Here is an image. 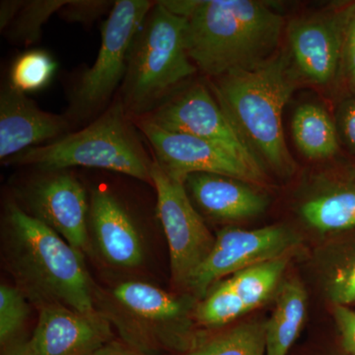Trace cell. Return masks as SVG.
Segmentation results:
<instances>
[{
	"label": "cell",
	"instance_id": "obj_22",
	"mask_svg": "<svg viewBox=\"0 0 355 355\" xmlns=\"http://www.w3.org/2000/svg\"><path fill=\"white\" fill-rule=\"evenodd\" d=\"M300 214L306 223L319 232L355 227V184L308 200L301 207Z\"/></svg>",
	"mask_w": 355,
	"mask_h": 355
},
{
	"label": "cell",
	"instance_id": "obj_17",
	"mask_svg": "<svg viewBox=\"0 0 355 355\" xmlns=\"http://www.w3.org/2000/svg\"><path fill=\"white\" fill-rule=\"evenodd\" d=\"M195 202L217 220L239 221L265 211L268 200L249 184L234 178L195 173L184 182Z\"/></svg>",
	"mask_w": 355,
	"mask_h": 355
},
{
	"label": "cell",
	"instance_id": "obj_5",
	"mask_svg": "<svg viewBox=\"0 0 355 355\" xmlns=\"http://www.w3.org/2000/svg\"><path fill=\"white\" fill-rule=\"evenodd\" d=\"M4 163L33 166L44 172L95 168L127 175L153 186V162L147 157L121 102L110 107L83 130L27 149Z\"/></svg>",
	"mask_w": 355,
	"mask_h": 355
},
{
	"label": "cell",
	"instance_id": "obj_3",
	"mask_svg": "<svg viewBox=\"0 0 355 355\" xmlns=\"http://www.w3.org/2000/svg\"><path fill=\"white\" fill-rule=\"evenodd\" d=\"M295 87L293 69L284 53L253 69L228 72L214 85L219 106L243 139L282 176L296 169L282 128V112Z\"/></svg>",
	"mask_w": 355,
	"mask_h": 355
},
{
	"label": "cell",
	"instance_id": "obj_6",
	"mask_svg": "<svg viewBox=\"0 0 355 355\" xmlns=\"http://www.w3.org/2000/svg\"><path fill=\"white\" fill-rule=\"evenodd\" d=\"M186 18L155 2L130 46L121 104L128 116H147L197 67L186 46Z\"/></svg>",
	"mask_w": 355,
	"mask_h": 355
},
{
	"label": "cell",
	"instance_id": "obj_15",
	"mask_svg": "<svg viewBox=\"0 0 355 355\" xmlns=\"http://www.w3.org/2000/svg\"><path fill=\"white\" fill-rule=\"evenodd\" d=\"M67 116L48 113L25 93L6 84L0 92V159L2 162L27 149L67 135Z\"/></svg>",
	"mask_w": 355,
	"mask_h": 355
},
{
	"label": "cell",
	"instance_id": "obj_31",
	"mask_svg": "<svg viewBox=\"0 0 355 355\" xmlns=\"http://www.w3.org/2000/svg\"><path fill=\"white\" fill-rule=\"evenodd\" d=\"M89 355H151L133 349L119 338H114Z\"/></svg>",
	"mask_w": 355,
	"mask_h": 355
},
{
	"label": "cell",
	"instance_id": "obj_14",
	"mask_svg": "<svg viewBox=\"0 0 355 355\" xmlns=\"http://www.w3.org/2000/svg\"><path fill=\"white\" fill-rule=\"evenodd\" d=\"M350 14H319L299 18L288 26L296 67L312 83L324 85L335 77L345 51Z\"/></svg>",
	"mask_w": 355,
	"mask_h": 355
},
{
	"label": "cell",
	"instance_id": "obj_33",
	"mask_svg": "<svg viewBox=\"0 0 355 355\" xmlns=\"http://www.w3.org/2000/svg\"><path fill=\"white\" fill-rule=\"evenodd\" d=\"M299 355H347L340 349L338 345V349H329V347H316V349H308L305 352H301Z\"/></svg>",
	"mask_w": 355,
	"mask_h": 355
},
{
	"label": "cell",
	"instance_id": "obj_20",
	"mask_svg": "<svg viewBox=\"0 0 355 355\" xmlns=\"http://www.w3.org/2000/svg\"><path fill=\"white\" fill-rule=\"evenodd\" d=\"M292 254L250 266L220 280L222 284L251 312L277 294Z\"/></svg>",
	"mask_w": 355,
	"mask_h": 355
},
{
	"label": "cell",
	"instance_id": "obj_30",
	"mask_svg": "<svg viewBox=\"0 0 355 355\" xmlns=\"http://www.w3.org/2000/svg\"><path fill=\"white\" fill-rule=\"evenodd\" d=\"M347 58V69L350 76L355 83V7L350 14L349 25H347V36H345V51Z\"/></svg>",
	"mask_w": 355,
	"mask_h": 355
},
{
	"label": "cell",
	"instance_id": "obj_32",
	"mask_svg": "<svg viewBox=\"0 0 355 355\" xmlns=\"http://www.w3.org/2000/svg\"><path fill=\"white\" fill-rule=\"evenodd\" d=\"M24 1L23 0H4L0 2V30L8 29L18 13L20 12Z\"/></svg>",
	"mask_w": 355,
	"mask_h": 355
},
{
	"label": "cell",
	"instance_id": "obj_9",
	"mask_svg": "<svg viewBox=\"0 0 355 355\" xmlns=\"http://www.w3.org/2000/svg\"><path fill=\"white\" fill-rule=\"evenodd\" d=\"M300 241L292 229L284 225L254 230L222 229L209 256L193 275L188 293L202 300L220 280L250 266L292 254Z\"/></svg>",
	"mask_w": 355,
	"mask_h": 355
},
{
	"label": "cell",
	"instance_id": "obj_16",
	"mask_svg": "<svg viewBox=\"0 0 355 355\" xmlns=\"http://www.w3.org/2000/svg\"><path fill=\"white\" fill-rule=\"evenodd\" d=\"M89 231L100 256L121 270L139 268L144 260L141 236L123 203L108 190H96L90 198Z\"/></svg>",
	"mask_w": 355,
	"mask_h": 355
},
{
	"label": "cell",
	"instance_id": "obj_10",
	"mask_svg": "<svg viewBox=\"0 0 355 355\" xmlns=\"http://www.w3.org/2000/svg\"><path fill=\"white\" fill-rule=\"evenodd\" d=\"M144 116L169 132L207 140L265 176L260 158L250 148L217 100L202 84L168 100Z\"/></svg>",
	"mask_w": 355,
	"mask_h": 355
},
{
	"label": "cell",
	"instance_id": "obj_29",
	"mask_svg": "<svg viewBox=\"0 0 355 355\" xmlns=\"http://www.w3.org/2000/svg\"><path fill=\"white\" fill-rule=\"evenodd\" d=\"M340 125L345 141L355 151V101L349 103L343 109Z\"/></svg>",
	"mask_w": 355,
	"mask_h": 355
},
{
	"label": "cell",
	"instance_id": "obj_12",
	"mask_svg": "<svg viewBox=\"0 0 355 355\" xmlns=\"http://www.w3.org/2000/svg\"><path fill=\"white\" fill-rule=\"evenodd\" d=\"M28 214L53 229L83 254L91 252L89 209L85 188L67 171L44 172L23 191Z\"/></svg>",
	"mask_w": 355,
	"mask_h": 355
},
{
	"label": "cell",
	"instance_id": "obj_26",
	"mask_svg": "<svg viewBox=\"0 0 355 355\" xmlns=\"http://www.w3.org/2000/svg\"><path fill=\"white\" fill-rule=\"evenodd\" d=\"M69 0H28L9 26L8 36L15 43L32 44L41 38L42 30L53 14L60 12Z\"/></svg>",
	"mask_w": 355,
	"mask_h": 355
},
{
	"label": "cell",
	"instance_id": "obj_13",
	"mask_svg": "<svg viewBox=\"0 0 355 355\" xmlns=\"http://www.w3.org/2000/svg\"><path fill=\"white\" fill-rule=\"evenodd\" d=\"M38 311L25 355H89L114 338L113 326L98 311L79 312L62 305Z\"/></svg>",
	"mask_w": 355,
	"mask_h": 355
},
{
	"label": "cell",
	"instance_id": "obj_1",
	"mask_svg": "<svg viewBox=\"0 0 355 355\" xmlns=\"http://www.w3.org/2000/svg\"><path fill=\"white\" fill-rule=\"evenodd\" d=\"M2 253L15 286L37 309L62 305L94 312L96 284L84 254L33 217L19 205L7 203L2 223Z\"/></svg>",
	"mask_w": 355,
	"mask_h": 355
},
{
	"label": "cell",
	"instance_id": "obj_25",
	"mask_svg": "<svg viewBox=\"0 0 355 355\" xmlns=\"http://www.w3.org/2000/svg\"><path fill=\"white\" fill-rule=\"evenodd\" d=\"M57 69V62L43 50L26 51L14 60L10 71L11 87L27 93L46 87Z\"/></svg>",
	"mask_w": 355,
	"mask_h": 355
},
{
	"label": "cell",
	"instance_id": "obj_24",
	"mask_svg": "<svg viewBox=\"0 0 355 355\" xmlns=\"http://www.w3.org/2000/svg\"><path fill=\"white\" fill-rule=\"evenodd\" d=\"M322 287L334 306L355 302V243L340 248L323 268Z\"/></svg>",
	"mask_w": 355,
	"mask_h": 355
},
{
	"label": "cell",
	"instance_id": "obj_19",
	"mask_svg": "<svg viewBox=\"0 0 355 355\" xmlns=\"http://www.w3.org/2000/svg\"><path fill=\"white\" fill-rule=\"evenodd\" d=\"M184 355H266V321L256 319L217 330H200Z\"/></svg>",
	"mask_w": 355,
	"mask_h": 355
},
{
	"label": "cell",
	"instance_id": "obj_2",
	"mask_svg": "<svg viewBox=\"0 0 355 355\" xmlns=\"http://www.w3.org/2000/svg\"><path fill=\"white\" fill-rule=\"evenodd\" d=\"M284 18L265 2L196 0L187 18L189 57L209 76L251 69L273 57Z\"/></svg>",
	"mask_w": 355,
	"mask_h": 355
},
{
	"label": "cell",
	"instance_id": "obj_28",
	"mask_svg": "<svg viewBox=\"0 0 355 355\" xmlns=\"http://www.w3.org/2000/svg\"><path fill=\"white\" fill-rule=\"evenodd\" d=\"M333 313L340 349L347 355H355V310L349 306L336 305Z\"/></svg>",
	"mask_w": 355,
	"mask_h": 355
},
{
	"label": "cell",
	"instance_id": "obj_7",
	"mask_svg": "<svg viewBox=\"0 0 355 355\" xmlns=\"http://www.w3.org/2000/svg\"><path fill=\"white\" fill-rule=\"evenodd\" d=\"M155 2L116 0L102 26V41L94 64L73 91L70 116L87 118L106 106L127 74L133 39Z\"/></svg>",
	"mask_w": 355,
	"mask_h": 355
},
{
	"label": "cell",
	"instance_id": "obj_4",
	"mask_svg": "<svg viewBox=\"0 0 355 355\" xmlns=\"http://www.w3.org/2000/svg\"><path fill=\"white\" fill-rule=\"evenodd\" d=\"M198 300L188 292H169L155 284L128 279L102 288L95 286V310L106 318L119 338L151 355H184L195 342Z\"/></svg>",
	"mask_w": 355,
	"mask_h": 355
},
{
	"label": "cell",
	"instance_id": "obj_8",
	"mask_svg": "<svg viewBox=\"0 0 355 355\" xmlns=\"http://www.w3.org/2000/svg\"><path fill=\"white\" fill-rule=\"evenodd\" d=\"M151 178L158 218L169 248L172 284L178 291L188 292L193 275L214 246L216 236L193 207L184 182L168 175L155 161Z\"/></svg>",
	"mask_w": 355,
	"mask_h": 355
},
{
	"label": "cell",
	"instance_id": "obj_27",
	"mask_svg": "<svg viewBox=\"0 0 355 355\" xmlns=\"http://www.w3.org/2000/svg\"><path fill=\"white\" fill-rule=\"evenodd\" d=\"M114 2L109 0H69L58 14L67 22L88 25L107 11L111 12Z\"/></svg>",
	"mask_w": 355,
	"mask_h": 355
},
{
	"label": "cell",
	"instance_id": "obj_21",
	"mask_svg": "<svg viewBox=\"0 0 355 355\" xmlns=\"http://www.w3.org/2000/svg\"><path fill=\"white\" fill-rule=\"evenodd\" d=\"M294 141L306 157L324 159L338 150V137L333 121L322 107L305 104L299 107L292 120Z\"/></svg>",
	"mask_w": 355,
	"mask_h": 355
},
{
	"label": "cell",
	"instance_id": "obj_11",
	"mask_svg": "<svg viewBox=\"0 0 355 355\" xmlns=\"http://www.w3.org/2000/svg\"><path fill=\"white\" fill-rule=\"evenodd\" d=\"M155 153V162L170 176L186 182L189 175L210 173L234 178L248 184H263L266 176L254 172L221 147L207 140L173 132L159 127L147 116L137 121Z\"/></svg>",
	"mask_w": 355,
	"mask_h": 355
},
{
	"label": "cell",
	"instance_id": "obj_23",
	"mask_svg": "<svg viewBox=\"0 0 355 355\" xmlns=\"http://www.w3.org/2000/svg\"><path fill=\"white\" fill-rule=\"evenodd\" d=\"M31 303L15 286H0V354L22 349L29 340L26 331Z\"/></svg>",
	"mask_w": 355,
	"mask_h": 355
},
{
	"label": "cell",
	"instance_id": "obj_18",
	"mask_svg": "<svg viewBox=\"0 0 355 355\" xmlns=\"http://www.w3.org/2000/svg\"><path fill=\"white\" fill-rule=\"evenodd\" d=\"M275 297L266 321V355H288L305 324L307 292L298 279H291L282 282Z\"/></svg>",
	"mask_w": 355,
	"mask_h": 355
}]
</instances>
